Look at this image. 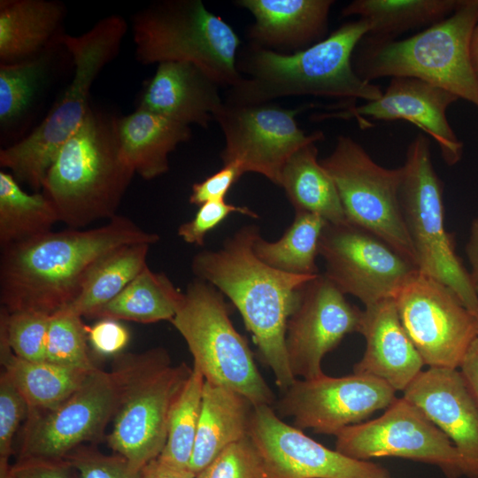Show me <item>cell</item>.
<instances>
[{
    "mask_svg": "<svg viewBox=\"0 0 478 478\" xmlns=\"http://www.w3.org/2000/svg\"><path fill=\"white\" fill-rule=\"evenodd\" d=\"M466 253L471 266V279L474 286L478 285V217L472 222Z\"/></svg>",
    "mask_w": 478,
    "mask_h": 478,
    "instance_id": "48",
    "label": "cell"
},
{
    "mask_svg": "<svg viewBox=\"0 0 478 478\" xmlns=\"http://www.w3.org/2000/svg\"><path fill=\"white\" fill-rule=\"evenodd\" d=\"M150 246L147 243H131L105 255L92 267L76 298L64 308L89 318L117 297L147 266Z\"/></svg>",
    "mask_w": 478,
    "mask_h": 478,
    "instance_id": "33",
    "label": "cell"
},
{
    "mask_svg": "<svg viewBox=\"0 0 478 478\" xmlns=\"http://www.w3.org/2000/svg\"><path fill=\"white\" fill-rule=\"evenodd\" d=\"M186 342L205 381L235 390L254 406L271 405L274 395L262 377L244 337L229 318L224 295L196 278L170 321Z\"/></svg>",
    "mask_w": 478,
    "mask_h": 478,
    "instance_id": "9",
    "label": "cell"
},
{
    "mask_svg": "<svg viewBox=\"0 0 478 478\" xmlns=\"http://www.w3.org/2000/svg\"><path fill=\"white\" fill-rule=\"evenodd\" d=\"M189 470L170 466L156 459L143 468V478H195Z\"/></svg>",
    "mask_w": 478,
    "mask_h": 478,
    "instance_id": "47",
    "label": "cell"
},
{
    "mask_svg": "<svg viewBox=\"0 0 478 478\" xmlns=\"http://www.w3.org/2000/svg\"><path fill=\"white\" fill-rule=\"evenodd\" d=\"M370 24L358 19L343 24L323 40L292 53L253 44L237 55V69L245 73L230 89L226 101L262 104L284 96H314L348 103L381 97L380 86L361 79L354 70L353 53L368 34Z\"/></svg>",
    "mask_w": 478,
    "mask_h": 478,
    "instance_id": "3",
    "label": "cell"
},
{
    "mask_svg": "<svg viewBox=\"0 0 478 478\" xmlns=\"http://www.w3.org/2000/svg\"><path fill=\"white\" fill-rule=\"evenodd\" d=\"M113 370L120 397L108 445L141 470L161 454L172 408L192 368L172 365L167 351L158 347L118 356Z\"/></svg>",
    "mask_w": 478,
    "mask_h": 478,
    "instance_id": "8",
    "label": "cell"
},
{
    "mask_svg": "<svg viewBox=\"0 0 478 478\" xmlns=\"http://www.w3.org/2000/svg\"><path fill=\"white\" fill-rule=\"evenodd\" d=\"M475 289H476V291H477V294H478V285H475ZM475 318H476V320L478 321V310L476 312Z\"/></svg>",
    "mask_w": 478,
    "mask_h": 478,
    "instance_id": "50",
    "label": "cell"
},
{
    "mask_svg": "<svg viewBox=\"0 0 478 478\" xmlns=\"http://www.w3.org/2000/svg\"><path fill=\"white\" fill-rule=\"evenodd\" d=\"M88 340L95 352L103 356L117 355L127 346L130 335L120 320L100 319L87 328Z\"/></svg>",
    "mask_w": 478,
    "mask_h": 478,
    "instance_id": "44",
    "label": "cell"
},
{
    "mask_svg": "<svg viewBox=\"0 0 478 478\" xmlns=\"http://www.w3.org/2000/svg\"><path fill=\"white\" fill-rule=\"evenodd\" d=\"M470 54L473 66L478 76V22L476 23L472 34Z\"/></svg>",
    "mask_w": 478,
    "mask_h": 478,
    "instance_id": "49",
    "label": "cell"
},
{
    "mask_svg": "<svg viewBox=\"0 0 478 478\" xmlns=\"http://www.w3.org/2000/svg\"><path fill=\"white\" fill-rule=\"evenodd\" d=\"M385 382L353 373L342 377L325 374L313 379H296L282 391L277 414L288 417L298 429L335 436L386 409L397 397Z\"/></svg>",
    "mask_w": 478,
    "mask_h": 478,
    "instance_id": "17",
    "label": "cell"
},
{
    "mask_svg": "<svg viewBox=\"0 0 478 478\" xmlns=\"http://www.w3.org/2000/svg\"><path fill=\"white\" fill-rule=\"evenodd\" d=\"M280 187L295 212L313 213L332 224L348 221L335 183L318 159L316 143L290 157L281 171Z\"/></svg>",
    "mask_w": 478,
    "mask_h": 478,
    "instance_id": "28",
    "label": "cell"
},
{
    "mask_svg": "<svg viewBox=\"0 0 478 478\" xmlns=\"http://www.w3.org/2000/svg\"><path fill=\"white\" fill-rule=\"evenodd\" d=\"M66 12L55 0H1L0 63L32 58L61 38Z\"/></svg>",
    "mask_w": 478,
    "mask_h": 478,
    "instance_id": "27",
    "label": "cell"
},
{
    "mask_svg": "<svg viewBox=\"0 0 478 478\" xmlns=\"http://www.w3.org/2000/svg\"><path fill=\"white\" fill-rule=\"evenodd\" d=\"M335 436V450L351 459L398 457L436 466L448 478L464 475L462 457L451 441L403 397L380 417L346 427Z\"/></svg>",
    "mask_w": 478,
    "mask_h": 478,
    "instance_id": "13",
    "label": "cell"
},
{
    "mask_svg": "<svg viewBox=\"0 0 478 478\" xmlns=\"http://www.w3.org/2000/svg\"><path fill=\"white\" fill-rule=\"evenodd\" d=\"M358 333L366 340V350L353 373L404 391L422 371L424 362L401 323L393 298L365 306Z\"/></svg>",
    "mask_w": 478,
    "mask_h": 478,
    "instance_id": "22",
    "label": "cell"
},
{
    "mask_svg": "<svg viewBox=\"0 0 478 478\" xmlns=\"http://www.w3.org/2000/svg\"><path fill=\"white\" fill-rule=\"evenodd\" d=\"M116 120L91 106L47 173L42 192L70 228L117 216L135 174L121 157Z\"/></svg>",
    "mask_w": 478,
    "mask_h": 478,
    "instance_id": "4",
    "label": "cell"
},
{
    "mask_svg": "<svg viewBox=\"0 0 478 478\" xmlns=\"http://www.w3.org/2000/svg\"><path fill=\"white\" fill-rule=\"evenodd\" d=\"M361 317L362 311L324 274L303 285L286 326V353L293 376L313 379L324 374L323 358L346 335L358 332Z\"/></svg>",
    "mask_w": 478,
    "mask_h": 478,
    "instance_id": "18",
    "label": "cell"
},
{
    "mask_svg": "<svg viewBox=\"0 0 478 478\" xmlns=\"http://www.w3.org/2000/svg\"><path fill=\"white\" fill-rule=\"evenodd\" d=\"M260 235L258 226H243L220 249L196 254L191 270L197 279L212 285L237 308L262 361L283 391L296 380L286 353L288 319L300 288L318 274H289L262 262L253 251Z\"/></svg>",
    "mask_w": 478,
    "mask_h": 478,
    "instance_id": "2",
    "label": "cell"
},
{
    "mask_svg": "<svg viewBox=\"0 0 478 478\" xmlns=\"http://www.w3.org/2000/svg\"><path fill=\"white\" fill-rule=\"evenodd\" d=\"M195 478H267L261 456L250 436L227 447Z\"/></svg>",
    "mask_w": 478,
    "mask_h": 478,
    "instance_id": "39",
    "label": "cell"
},
{
    "mask_svg": "<svg viewBox=\"0 0 478 478\" xmlns=\"http://www.w3.org/2000/svg\"><path fill=\"white\" fill-rule=\"evenodd\" d=\"M459 368L478 405V337L472 343Z\"/></svg>",
    "mask_w": 478,
    "mask_h": 478,
    "instance_id": "46",
    "label": "cell"
},
{
    "mask_svg": "<svg viewBox=\"0 0 478 478\" xmlns=\"http://www.w3.org/2000/svg\"><path fill=\"white\" fill-rule=\"evenodd\" d=\"M5 478H16V477H14V476L11 474V472L9 471V473H8V474L6 475Z\"/></svg>",
    "mask_w": 478,
    "mask_h": 478,
    "instance_id": "51",
    "label": "cell"
},
{
    "mask_svg": "<svg viewBox=\"0 0 478 478\" xmlns=\"http://www.w3.org/2000/svg\"><path fill=\"white\" fill-rule=\"evenodd\" d=\"M243 173L239 162L223 165L218 172L193 184L189 203L200 206L209 201L225 200L228 190Z\"/></svg>",
    "mask_w": 478,
    "mask_h": 478,
    "instance_id": "43",
    "label": "cell"
},
{
    "mask_svg": "<svg viewBox=\"0 0 478 478\" xmlns=\"http://www.w3.org/2000/svg\"><path fill=\"white\" fill-rule=\"evenodd\" d=\"M451 441L462 457L464 476L478 478V405L460 371L428 367L403 391Z\"/></svg>",
    "mask_w": 478,
    "mask_h": 478,
    "instance_id": "21",
    "label": "cell"
},
{
    "mask_svg": "<svg viewBox=\"0 0 478 478\" xmlns=\"http://www.w3.org/2000/svg\"><path fill=\"white\" fill-rule=\"evenodd\" d=\"M393 299L401 323L424 365L460 367L478 337V321L456 292L418 270Z\"/></svg>",
    "mask_w": 478,
    "mask_h": 478,
    "instance_id": "12",
    "label": "cell"
},
{
    "mask_svg": "<svg viewBox=\"0 0 478 478\" xmlns=\"http://www.w3.org/2000/svg\"><path fill=\"white\" fill-rule=\"evenodd\" d=\"M70 467L65 459L19 458L10 472L16 478H71Z\"/></svg>",
    "mask_w": 478,
    "mask_h": 478,
    "instance_id": "45",
    "label": "cell"
},
{
    "mask_svg": "<svg viewBox=\"0 0 478 478\" xmlns=\"http://www.w3.org/2000/svg\"><path fill=\"white\" fill-rule=\"evenodd\" d=\"M204 377L193 366L192 372L172 408L166 445L158 458L181 470H189L200 418Z\"/></svg>",
    "mask_w": 478,
    "mask_h": 478,
    "instance_id": "36",
    "label": "cell"
},
{
    "mask_svg": "<svg viewBox=\"0 0 478 478\" xmlns=\"http://www.w3.org/2000/svg\"><path fill=\"white\" fill-rule=\"evenodd\" d=\"M64 35L32 58L12 64L0 63L2 132L15 127L31 112L50 81L58 54L65 49Z\"/></svg>",
    "mask_w": 478,
    "mask_h": 478,
    "instance_id": "32",
    "label": "cell"
},
{
    "mask_svg": "<svg viewBox=\"0 0 478 478\" xmlns=\"http://www.w3.org/2000/svg\"><path fill=\"white\" fill-rule=\"evenodd\" d=\"M135 56L143 65L191 63L220 86L238 85L240 39L200 0H163L139 11L132 22Z\"/></svg>",
    "mask_w": 478,
    "mask_h": 478,
    "instance_id": "7",
    "label": "cell"
},
{
    "mask_svg": "<svg viewBox=\"0 0 478 478\" xmlns=\"http://www.w3.org/2000/svg\"><path fill=\"white\" fill-rule=\"evenodd\" d=\"M328 222L319 215L295 212L282 236L269 242L260 235L253 245L257 258L269 266L293 274H319L316 258L322 231Z\"/></svg>",
    "mask_w": 478,
    "mask_h": 478,
    "instance_id": "35",
    "label": "cell"
},
{
    "mask_svg": "<svg viewBox=\"0 0 478 478\" xmlns=\"http://www.w3.org/2000/svg\"><path fill=\"white\" fill-rule=\"evenodd\" d=\"M184 297L164 273L146 266L112 300L89 318L128 320L143 324L169 320L176 314Z\"/></svg>",
    "mask_w": 478,
    "mask_h": 478,
    "instance_id": "31",
    "label": "cell"
},
{
    "mask_svg": "<svg viewBox=\"0 0 478 478\" xmlns=\"http://www.w3.org/2000/svg\"><path fill=\"white\" fill-rule=\"evenodd\" d=\"M28 405L5 372L0 377V478L10 471L12 442L20 423L28 415Z\"/></svg>",
    "mask_w": 478,
    "mask_h": 478,
    "instance_id": "40",
    "label": "cell"
},
{
    "mask_svg": "<svg viewBox=\"0 0 478 478\" xmlns=\"http://www.w3.org/2000/svg\"><path fill=\"white\" fill-rule=\"evenodd\" d=\"M50 314L35 310L8 312L1 308L0 338L14 355L33 361L45 360Z\"/></svg>",
    "mask_w": 478,
    "mask_h": 478,
    "instance_id": "38",
    "label": "cell"
},
{
    "mask_svg": "<svg viewBox=\"0 0 478 478\" xmlns=\"http://www.w3.org/2000/svg\"><path fill=\"white\" fill-rule=\"evenodd\" d=\"M88 326L82 317L67 309L51 314L45 345V360L60 366L92 371L97 368L89 353Z\"/></svg>",
    "mask_w": 478,
    "mask_h": 478,
    "instance_id": "37",
    "label": "cell"
},
{
    "mask_svg": "<svg viewBox=\"0 0 478 478\" xmlns=\"http://www.w3.org/2000/svg\"><path fill=\"white\" fill-rule=\"evenodd\" d=\"M458 100L451 92L424 81L392 77L380 98L325 113L320 118H355L360 127L370 126L367 118L382 121L406 120L434 139L444 162L453 166L461 158L463 143L451 128L446 112Z\"/></svg>",
    "mask_w": 478,
    "mask_h": 478,
    "instance_id": "20",
    "label": "cell"
},
{
    "mask_svg": "<svg viewBox=\"0 0 478 478\" xmlns=\"http://www.w3.org/2000/svg\"><path fill=\"white\" fill-rule=\"evenodd\" d=\"M323 274L365 306L393 298L417 266L374 234L349 221L327 223L319 243Z\"/></svg>",
    "mask_w": 478,
    "mask_h": 478,
    "instance_id": "15",
    "label": "cell"
},
{
    "mask_svg": "<svg viewBox=\"0 0 478 478\" xmlns=\"http://www.w3.org/2000/svg\"><path fill=\"white\" fill-rule=\"evenodd\" d=\"M402 167L400 204L417 268L452 289L475 316L478 294L445 229L443 185L426 135L420 133L410 143Z\"/></svg>",
    "mask_w": 478,
    "mask_h": 478,
    "instance_id": "10",
    "label": "cell"
},
{
    "mask_svg": "<svg viewBox=\"0 0 478 478\" xmlns=\"http://www.w3.org/2000/svg\"><path fill=\"white\" fill-rule=\"evenodd\" d=\"M253 409L241 393L204 381L189 471L197 475L227 447L249 436Z\"/></svg>",
    "mask_w": 478,
    "mask_h": 478,
    "instance_id": "26",
    "label": "cell"
},
{
    "mask_svg": "<svg viewBox=\"0 0 478 478\" xmlns=\"http://www.w3.org/2000/svg\"><path fill=\"white\" fill-rule=\"evenodd\" d=\"M249 436L267 478H391L373 461L351 459L284 422L271 405L254 406Z\"/></svg>",
    "mask_w": 478,
    "mask_h": 478,
    "instance_id": "19",
    "label": "cell"
},
{
    "mask_svg": "<svg viewBox=\"0 0 478 478\" xmlns=\"http://www.w3.org/2000/svg\"><path fill=\"white\" fill-rule=\"evenodd\" d=\"M116 127L123 160L144 180L166 173L170 153L191 136L189 126L141 108L117 117Z\"/></svg>",
    "mask_w": 478,
    "mask_h": 478,
    "instance_id": "25",
    "label": "cell"
},
{
    "mask_svg": "<svg viewBox=\"0 0 478 478\" xmlns=\"http://www.w3.org/2000/svg\"><path fill=\"white\" fill-rule=\"evenodd\" d=\"M1 362L29 412L53 409L67 399L92 371L60 366L47 360L33 361L13 354L0 338Z\"/></svg>",
    "mask_w": 478,
    "mask_h": 478,
    "instance_id": "29",
    "label": "cell"
},
{
    "mask_svg": "<svg viewBox=\"0 0 478 478\" xmlns=\"http://www.w3.org/2000/svg\"><path fill=\"white\" fill-rule=\"evenodd\" d=\"M332 0H238L255 19L251 43L281 52L298 51L326 38Z\"/></svg>",
    "mask_w": 478,
    "mask_h": 478,
    "instance_id": "24",
    "label": "cell"
},
{
    "mask_svg": "<svg viewBox=\"0 0 478 478\" xmlns=\"http://www.w3.org/2000/svg\"><path fill=\"white\" fill-rule=\"evenodd\" d=\"M120 397V381L115 371L96 368L57 407L28 412L19 458L61 459L81 444L96 440L114 418Z\"/></svg>",
    "mask_w": 478,
    "mask_h": 478,
    "instance_id": "16",
    "label": "cell"
},
{
    "mask_svg": "<svg viewBox=\"0 0 478 478\" xmlns=\"http://www.w3.org/2000/svg\"><path fill=\"white\" fill-rule=\"evenodd\" d=\"M231 213L258 218V214L248 207L230 204L226 200L209 201L199 206L192 220L179 226L177 234L189 244L204 246L206 235Z\"/></svg>",
    "mask_w": 478,
    "mask_h": 478,
    "instance_id": "42",
    "label": "cell"
},
{
    "mask_svg": "<svg viewBox=\"0 0 478 478\" xmlns=\"http://www.w3.org/2000/svg\"><path fill=\"white\" fill-rule=\"evenodd\" d=\"M127 30L125 19L110 15L81 35L65 34L63 43L73 65L71 81L40 124L0 150V166L35 192L42 190L59 150L81 127L90 107V90L103 69L118 55Z\"/></svg>",
    "mask_w": 478,
    "mask_h": 478,
    "instance_id": "5",
    "label": "cell"
},
{
    "mask_svg": "<svg viewBox=\"0 0 478 478\" xmlns=\"http://www.w3.org/2000/svg\"><path fill=\"white\" fill-rule=\"evenodd\" d=\"M461 0H354L343 8V17L366 19L370 30L364 37L385 42L408 30L432 26L454 12Z\"/></svg>",
    "mask_w": 478,
    "mask_h": 478,
    "instance_id": "30",
    "label": "cell"
},
{
    "mask_svg": "<svg viewBox=\"0 0 478 478\" xmlns=\"http://www.w3.org/2000/svg\"><path fill=\"white\" fill-rule=\"evenodd\" d=\"M302 108L224 101L216 113L225 139L223 165L239 162L245 173H256L280 186L281 171L302 147L324 139L321 131L306 135L296 120Z\"/></svg>",
    "mask_w": 478,
    "mask_h": 478,
    "instance_id": "14",
    "label": "cell"
},
{
    "mask_svg": "<svg viewBox=\"0 0 478 478\" xmlns=\"http://www.w3.org/2000/svg\"><path fill=\"white\" fill-rule=\"evenodd\" d=\"M59 221L52 202L42 193L25 191L11 173L0 172V247L51 231Z\"/></svg>",
    "mask_w": 478,
    "mask_h": 478,
    "instance_id": "34",
    "label": "cell"
},
{
    "mask_svg": "<svg viewBox=\"0 0 478 478\" xmlns=\"http://www.w3.org/2000/svg\"><path fill=\"white\" fill-rule=\"evenodd\" d=\"M334 180L349 222L384 240L416 266L400 204L403 167L377 164L353 138L339 135L320 160Z\"/></svg>",
    "mask_w": 478,
    "mask_h": 478,
    "instance_id": "11",
    "label": "cell"
},
{
    "mask_svg": "<svg viewBox=\"0 0 478 478\" xmlns=\"http://www.w3.org/2000/svg\"><path fill=\"white\" fill-rule=\"evenodd\" d=\"M219 87L191 63L163 62L146 82L136 108L187 126L207 127L224 103Z\"/></svg>",
    "mask_w": 478,
    "mask_h": 478,
    "instance_id": "23",
    "label": "cell"
},
{
    "mask_svg": "<svg viewBox=\"0 0 478 478\" xmlns=\"http://www.w3.org/2000/svg\"><path fill=\"white\" fill-rule=\"evenodd\" d=\"M159 239L129 218L117 215L96 227L51 230L2 248V307L51 315L76 298L92 267L105 255L123 245H152Z\"/></svg>",
    "mask_w": 478,
    "mask_h": 478,
    "instance_id": "1",
    "label": "cell"
},
{
    "mask_svg": "<svg viewBox=\"0 0 478 478\" xmlns=\"http://www.w3.org/2000/svg\"><path fill=\"white\" fill-rule=\"evenodd\" d=\"M81 478H143V469L135 468L120 455H105L87 447H78L64 458Z\"/></svg>",
    "mask_w": 478,
    "mask_h": 478,
    "instance_id": "41",
    "label": "cell"
},
{
    "mask_svg": "<svg viewBox=\"0 0 478 478\" xmlns=\"http://www.w3.org/2000/svg\"><path fill=\"white\" fill-rule=\"evenodd\" d=\"M477 22L478 0H461L450 16L408 38H363L352 58L354 70L368 82L384 77L419 79L478 108V76L470 54Z\"/></svg>",
    "mask_w": 478,
    "mask_h": 478,
    "instance_id": "6",
    "label": "cell"
}]
</instances>
